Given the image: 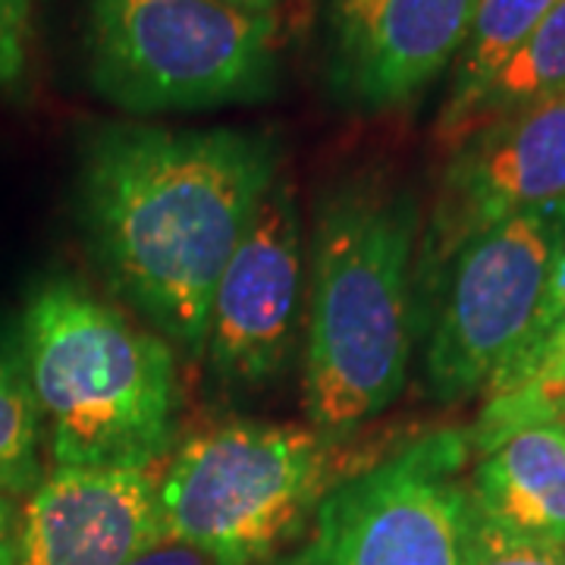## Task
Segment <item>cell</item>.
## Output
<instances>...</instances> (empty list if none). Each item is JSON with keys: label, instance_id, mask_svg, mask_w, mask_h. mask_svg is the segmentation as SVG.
<instances>
[{"label": "cell", "instance_id": "1", "mask_svg": "<svg viewBox=\"0 0 565 565\" xmlns=\"http://www.w3.org/2000/svg\"><path fill=\"white\" fill-rule=\"evenodd\" d=\"M277 177L264 132L114 122L85 145L82 214L104 274L189 355H204L217 280Z\"/></svg>", "mask_w": 565, "mask_h": 565}, {"label": "cell", "instance_id": "2", "mask_svg": "<svg viewBox=\"0 0 565 565\" xmlns=\"http://www.w3.org/2000/svg\"><path fill=\"white\" fill-rule=\"evenodd\" d=\"M422 207L386 182L355 180L321 204L311 243L302 408L352 434L399 399L415 340Z\"/></svg>", "mask_w": 565, "mask_h": 565}, {"label": "cell", "instance_id": "3", "mask_svg": "<svg viewBox=\"0 0 565 565\" xmlns=\"http://www.w3.org/2000/svg\"><path fill=\"white\" fill-rule=\"evenodd\" d=\"M25 374L54 468H151L177 430V362L158 333L73 280L39 286L22 318Z\"/></svg>", "mask_w": 565, "mask_h": 565}, {"label": "cell", "instance_id": "4", "mask_svg": "<svg viewBox=\"0 0 565 565\" xmlns=\"http://www.w3.org/2000/svg\"><path fill=\"white\" fill-rule=\"evenodd\" d=\"M367 465L349 459L345 434L315 424L233 422L189 437L163 465L158 505L167 541L214 565L270 559L323 497Z\"/></svg>", "mask_w": 565, "mask_h": 565}, {"label": "cell", "instance_id": "5", "mask_svg": "<svg viewBox=\"0 0 565 565\" xmlns=\"http://www.w3.org/2000/svg\"><path fill=\"white\" fill-rule=\"evenodd\" d=\"M280 35L226 0H88V79L136 117L262 102Z\"/></svg>", "mask_w": 565, "mask_h": 565}, {"label": "cell", "instance_id": "6", "mask_svg": "<svg viewBox=\"0 0 565 565\" xmlns=\"http://www.w3.org/2000/svg\"><path fill=\"white\" fill-rule=\"evenodd\" d=\"M565 248V202L541 204L478 233L437 286L424 371L437 403L481 396L515 355Z\"/></svg>", "mask_w": 565, "mask_h": 565}, {"label": "cell", "instance_id": "7", "mask_svg": "<svg viewBox=\"0 0 565 565\" xmlns=\"http://www.w3.org/2000/svg\"><path fill=\"white\" fill-rule=\"evenodd\" d=\"M465 430H430L343 478L277 565H459L468 515Z\"/></svg>", "mask_w": 565, "mask_h": 565}, {"label": "cell", "instance_id": "8", "mask_svg": "<svg viewBox=\"0 0 565 565\" xmlns=\"http://www.w3.org/2000/svg\"><path fill=\"white\" fill-rule=\"evenodd\" d=\"M553 202H565V92L490 122L449 151L415 258V305L418 292L437 296L468 239Z\"/></svg>", "mask_w": 565, "mask_h": 565}, {"label": "cell", "instance_id": "9", "mask_svg": "<svg viewBox=\"0 0 565 565\" xmlns=\"http://www.w3.org/2000/svg\"><path fill=\"white\" fill-rule=\"evenodd\" d=\"M305 280L302 214L286 177H277L223 267L204 355L230 393H262L282 374L299 330Z\"/></svg>", "mask_w": 565, "mask_h": 565}, {"label": "cell", "instance_id": "10", "mask_svg": "<svg viewBox=\"0 0 565 565\" xmlns=\"http://www.w3.org/2000/svg\"><path fill=\"white\" fill-rule=\"evenodd\" d=\"M478 0H330V82L364 114L399 110L446 73Z\"/></svg>", "mask_w": 565, "mask_h": 565}, {"label": "cell", "instance_id": "11", "mask_svg": "<svg viewBox=\"0 0 565 565\" xmlns=\"http://www.w3.org/2000/svg\"><path fill=\"white\" fill-rule=\"evenodd\" d=\"M161 471L54 468L22 509L17 565H129L167 541Z\"/></svg>", "mask_w": 565, "mask_h": 565}, {"label": "cell", "instance_id": "12", "mask_svg": "<svg viewBox=\"0 0 565 565\" xmlns=\"http://www.w3.org/2000/svg\"><path fill=\"white\" fill-rule=\"evenodd\" d=\"M468 500L497 525L565 546V422L527 427L493 446L471 471Z\"/></svg>", "mask_w": 565, "mask_h": 565}, {"label": "cell", "instance_id": "13", "mask_svg": "<svg viewBox=\"0 0 565 565\" xmlns=\"http://www.w3.org/2000/svg\"><path fill=\"white\" fill-rule=\"evenodd\" d=\"M553 7L556 0H478L468 35L449 66V92L434 122V136L446 151L456 145L468 110L484 95L487 85Z\"/></svg>", "mask_w": 565, "mask_h": 565}, {"label": "cell", "instance_id": "14", "mask_svg": "<svg viewBox=\"0 0 565 565\" xmlns=\"http://www.w3.org/2000/svg\"><path fill=\"white\" fill-rule=\"evenodd\" d=\"M550 422H565V330L541 345L522 367L487 386L465 437L471 456L481 459L512 434Z\"/></svg>", "mask_w": 565, "mask_h": 565}, {"label": "cell", "instance_id": "15", "mask_svg": "<svg viewBox=\"0 0 565 565\" xmlns=\"http://www.w3.org/2000/svg\"><path fill=\"white\" fill-rule=\"evenodd\" d=\"M565 92V0L546 13L541 25L525 39V44L503 63L478 104L468 110L456 145L484 129L490 122L505 120L525 107L556 98ZM452 145V148H456ZM449 148V151H452Z\"/></svg>", "mask_w": 565, "mask_h": 565}, {"label": "cell", "instance_id": "16", "mask_svg": "<svg viewBox=\"0 0 565 565\" xmlns=\"http://www.w3.org/2000/svg\"><path fill=\"white\" fill-rule=\"evenodd\" d=\"M41 424L39 403L29 384L25 364L0 352V493L32 497L44 481L41 475Z\"/></svg>", "mask_w": 565, "mask_h": 565}, {"label": "cell", "instance_id": "17", "mask_svg": "<svg viewBox=\"0 0 565 565\" xmlns=\"http://www.w3.org/2000/svg\"><path fill=\"white\" fill-rule=\"evenodd\" d=\"M459 565H565V546L544 544L497 525L468 500Z\"/></svg>", "mask_w": 565, "mask_h": 565}, {"label": "cell", "instance_id": "18", "mask_svg": "<svg viewBox=\"0 0 565 565\" xmlns=\"http://www.w3.org/2000/svg\"><path fill=\"white\" fill-rule=\"evenodd\" d=\"M32 0H0V92H17L29 66Z\"/></svg>", "mask_w": 565, "mask_h": 565}, {"label": "cell", "instance_id": "19", "mask_svg": "<svg viewBox=\"0 0 565 565\" xmlns=\"http://www.w3.org/2000/svg\"><path fill=\"white\" fill-rule=\"evenodd\" d=\"M565 330V248L563 255H559V262L553 267V277H550V286H546V296L541 308H537V315H534V321H531V330L525 333V340L522 345L515 349V355L505 362V367L493 377V381H500L505 374H512L515 367H522V364L541 349L546 345L553 337H559ZM490 381V384H493ZM484 396V393H481Z\"/></svg>", "mask_w": 565, "mask_h": 565}, {"label": "cell", "instance_id": "20", "mask_svg": "<svg viewBox=\"0 0 565 565\" xmlns=\"http://www.w3.org/2000/svg\"><path fill=\"white\" fill-rule=\"evenodd\" d=\"M129 565H214L204 553L192 550V546L177 544V541H161L158 546L145 550Z\"/></svg>", "mask_w": 565, "mask_h": 565}, {"label": "cell", "instance_id": "21", "mask_svg": "<svg viewBox=\"0 0 565 565\" xmlns=\"http://www.w3.org/2000/svg\"><path fill=\"white\" fill-rule=\"evenodd\" d=\"M20 522L22 509L10 497L0 493V565H17L20 553Z\"/></svg>", "mask_w": 565, "mask_h": 565}, {"label": "cell", "instance_id": "22", "mask_svg": "<svg viewBox=\"0 0 565 565\" xmlns=\"http://www.w3.org/2000/svg\"><path fill=\"white\" fill-rule=\"evenodd\" d=\"M233 7H239L252 17H262V20L277 22V25H286V13H292L296 7H302L305 0H226Z\"/></svg>", "mask_w": 565, "mask_h": 565}]
</instances>
